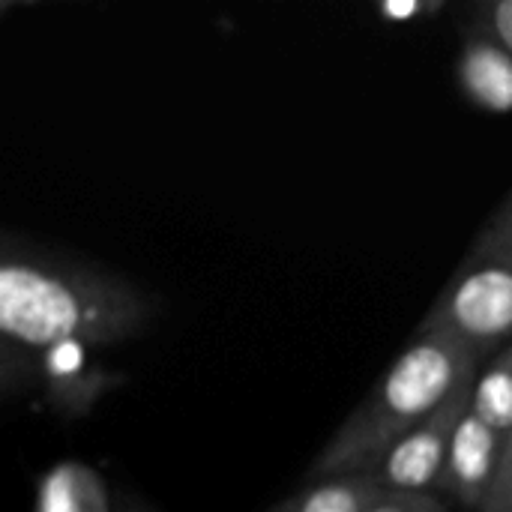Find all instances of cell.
<instances>
[{
	"instance_id": "obj_1",
	"label": "cell",
	"mask_w": 512,
	"mask_h": 512,
	"mask_svg": "<svg viewBox=\"0 0 512 512\" xmlns=\"http://www.w3.org/2000/svg\"><path fill=\"white\" fill-rule=\"evenodd\" d=\"M159 312L150 291L96 264L3 237L0 252V384L33 381V360L57 345L111 348L141 336Z\"/></svg>"
},
{
	"instance_id": "obj_2",
	"label": "cell",
	"mask_w": 512,
	"mask_h": 512,
	"mask_svg": "<svg viewBox=\"0 0 512 512\" xmlns=\"http://www.w3.org/2000/svg\"><path fill=\"white\" fill-rule=\"evenodd\" d=\"M480 369L483 360L465 345L414 330L408 348L324 444L309 468V480L369 474Z\"/></svg>"
},
{
	"instance_id": "obj_3",
	"label": "cell",
	"mask_w": 512,
	"mask_h": 512,
	"mask_svg": "<svg viewBox=\"0 0 512 512\" xmlns=\"http://www.w3.org/2000/svg\"><path fill=\"white\" fill-rule=\"evenodd\" d=\"M417 330L447 336L483 363L512 342V186L474 234Z\"/></svg>"
},
{
	"instance_id": "obj_4",
	"label": "cell",
	"mask_w": 512,
	"mask_h": 512,
	"mask_svg": "<svg viewBox=\"0 0 512 512\" xmlns=\"http://www.w3.org/2000/svg\"><path fill=\"white\" fill-rule=\"evenodd\" d=\"M480 375V372H477ZM474 378H468L435 414H429L408 438H402L369 477L390 492H435L444 477L453 441L474 399Z\"/></svg>"
},
{
	"instance_id": "obj_5",
	"label": "cell",
	"mask_w": 512,
	"mask_h": 512,
	"mask_svg": "<svg viewBox=\"0 0 512 512\" xmlns=\"http://www.w3.org/2000/svg\"><path fill=\"white\" fill-rule=\"evenodd\" d=\"M87 351L84 345H57L33 360V381L42 387L51 411L63 417H84L105 393L126 381V375L90 363Z\"/></svg>"
},
{
	"instance_id": "obj_6",
	"label": "cell",
	"mask_w": 512,
	"mask_h": 512,
	"mask_svg": "<svg viewBox=\"0 0 512 512\" xmlns=\"http://www.w3.org/2000/svg\"><path fill=\"white\" fill-rule=\"evenodd\" d=\"M507 438L510 435L492 429L483 417H477L468 408V414L459 426V435L453 441L444 477L438 483V495H447L468 510H483V504L492 492Z\"/></svg>"
},
{
	"instance_id": "obj_7",
	"label": "cell",
	"mask_w": 512,
	"mask_h": 512,
	"mask_svg": "<svg viewBox=\"0 0 512 512\" xmlns=\"http://www.w3.org/2000/svg\"><path fill=\"white\" fill-rule=\"evenodd\" d=\"M456 84L474 108L501 117L512 114V54L468 24H462L456 54Z\"/></svg>"
},
{
	"instance_id": "obj_8",
	"label": "cell",
	"mask_w": 512,
	"mask_h": 512,
	"mask_svg": "<svg viewBox=\"0 0 512 512\" xmlns=\"http://www.w3.org/2000/svg\"><path fill=\"white\" fill-rule=\"evenodd\" d=\"M102 474L81 459H60L36 480L33 512H114Z\"/></svg>"
},
{
	"instance_id": "obj_9",
	"label": "cell",
	"mask_w": 512,
	"mask_h": 512,
	"mask_svg": "<svg viewBox=\"0 0 512 512\" xmlns=\"http://www.w3.org/2000/svg\"><path fill=\"white\" fill-rule=\"evenodd\" d=\"M384 489L369 474H342L309 480L300 492L267 512H366Z\"/></svg>"
},
{
	"instance_id": "obj_10",
	"label": "cell",
	"mask_w": 512,
	"mask_h": 512,
	"mask_svg": "<svg viewBox=\"0 0 512 512\" xmlns=\"http://www.w3.org/2000/svg\"><path fill=\"white\" fill-rule=\"evenodd\" d=\"M471 411L483 417L492 429L512 432V342L489 357L474 381Z\"/></svg>"
},
{
	"instance_id": "obj_11",
	"label": "cell",
	"mask_w": 512,
	"mask_h": 512,
	"mask_svg": "<svg viewBox=\"0 0 512 512\" xmlns=\"http://www.w3.org/2000/svg\"><path fill=\"white\" fill-rule=\"evenodd\" d=\"M462 24L492 36L507 54H512V0H477V3H468Z\"/></svg>"
},
{
	"instance_id": "obj_12",
	"label": "cell",
	"mask_w": 512,
	"mask_h": 512,
	"mask_svg": "<svg viewBox=\"0 0 512 512\" xmlns=\"http://www.w3.org/2000/svg\"><path fill=\"white\" fill-rule=\"evenodd\" d=\"M366 512H450V504L435 492H390L384 489Z\"/></svg>"
},
{
	"instance_id": "obj_13",
	"label": "cell",
	"mask_w": 512,
	"mask_h": 512,
	"mask_svg": "<svg viewBox=\"0 0 512 512\" xmlns=\"http://www.w3.org/2000/svg\"><path fill=\"white\" fill-rule=\"evenodd\" d=\"M480 512H512V432L501 453V465L492 483V492Z\"/></svg>"
},
{
	"instance_id": "obj_14",
	"label": "cell",
	"mask_w": 512,
	"mask_h": 512,
	"mask_svg": "<svg viewBox=\"0 0 512 512\" xmlns=\"http://www.w3.org/2000/svg\"><path fill=\"white\" fill-rule=\"evenodd\" d=\"M447 9V3H441V0H435V3H423V0H405V3H378L375 6V12H378V18H384L387 24H411V21H417V18H429V15H438V12H444Z\"/></svg>"
},
{
	"instance_id": "obj_15",
	"label": "cell",
	"mask_w": 512,
	"mask_h": 512,
	"mask_svg": "<svg viewBox=\"0 0 512 512\" xmlns=\"http://www.w3.org/2000/svg\"><path fill=\"white\" fill-rule=\"evenodd\" d=\"M114 512H156L150 510V507H144V504H138V501H123V504H117Z\"/></svg>"
}]
</instances>
